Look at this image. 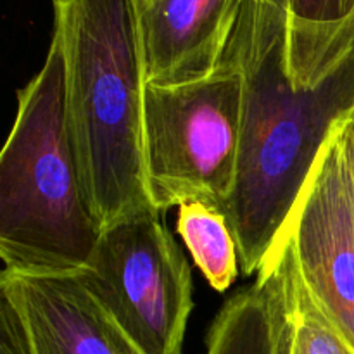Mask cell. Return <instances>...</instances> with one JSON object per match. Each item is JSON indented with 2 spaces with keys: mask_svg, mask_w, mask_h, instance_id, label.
<instances>
[{
  "mask_svg": "<svg viewBox=\"0 0 354 354\" xmlns=\"http://www.w3.org/2000/svg\"><path fill=\"white\" fill-rule=\"evenodd\" d=\"M287 33L289 10L244 0L225 50L244 83L237 178L223 209L244 275L280 242L328 137L354 109V40L317 83L297 86Z\"/></svg>",
  "mask_w": 354,
  "mask_h": 354,
  "instance_id": "cell-1",
  "label": "cell"
},
{
  "mask_svg": "<svg viewBox=\"0 0 354 354\" xmlns=\"http://www.w3.org/2000/svg\"><path fill=\"white\" fill-rule=\"evenodd\" d=\"M66 111L86 199L102 227L159 214L144 161L138 0H59Z\"/></svg>",
  "mask_w": 354,
  "mask_h": 354,
  "instance_id": "cell-2",
  "label": "cell"
},
{
  "mask_svg": "<svg viewBox=\"0 0 354 354\" xmlns=\"http://www.w3.org/2000/svg\"><path fill=\"white\" fill-rule=\"evenodd\" d=\"M102 230L73 145L64 50L54 31L41 69L17 92L16 120L0 154L3 270L19 275L78 273Z\"/></svg>",
  "mask_w": 354,
  "mask_h": 354,
  "instance_id": "cell-3",
  "label": "cell"
},
{
  "mask_svg": "<svg viewBox=\"0 0 354 354\" xmlns=\"http://www.w3.org/2000/svg\"><path fill=\"white\" fill-rule=\"evenodd\" d=\"M244 83L228 57L211 75L144 86V161L156 209L203 203L223 213L241 154Z\"/></svg>",
  "mask_w": 354,
  "mask_h": 354,
  "instance_id": "cell-4",
  "label": "cell"
},
{
  "mask_svg": "<svg viewBox=\"0 0 354 354\" xmlns=\"http://www.w3.org/2000/svg\"><path fill=\"white\" fill-rule=\"evenodd\" d=\"M76 277L142 353L182 354L192 275L158 214L104 227Z\"/></svg>",
  "mask_w": 354,
  "mask_h": 354,
  "instance_id": "cell-5",
  "label": "cell"
},
{
  "mask_svg": "<svg viewBox=\"0 0 354 354\" xmlns=\"http://www.w3.org/2000/svg\"><path fill=\"white\" fill-rule=\"evenodd\" d=\"M283 235L308 292L354 351V109L328 137Z\"/></svg>",
  "mask_w": 354,
  "mask_h": 354,
  "instance_id": "cell-6",
  "label": "cell"
},
{
  "mask_svg": "<svg viewBox=\"0 0 354 354\" xmlns=\"http://www.w3.org/2000/svg\"><path fill=\"white\" fill-rule=\"evenodd\" d=\"M0 290L23 315L37 354H144L76 273L19 275L3 270Z\"/></svg>",
  "mask_w": 354,
  "mask_h": 354,
  "instance_id": "cell-7",
  "label": "cell"
},
{
  "mask_svg": "<svg viewBox=\"0 0 354 354\" xmlns=\"http://www.w3.org/2000/svg\"><path fill=\"white\" fill-rule=\"evenodd\" d=\"M244 0H138L145 83L176 85L221 64Z\"/></svg>",
  "mask_w": 354,
  "mask_h": 354,
  "instance_id": "cell-8",
  "label": "cell"
},
{
  "mask_svg": "<svg viewBox=\"0 0 354 354\" xmlns=\"http://www.w3.org/2000/svg\"><path fill=\"white\" fill-rule=\"evenodd\" d=\"M296 259L283 235L254 283L227 301L214 318L206 354H289L294 330Z\"/></svg>",
  "mask_w": 354,
  "mask_h": 354,
  "instance_id": "cell-9",
  "label": "cell"
},
{
  "mask_svg": "<svg viewBox=\"0 0 354 354\" xmlns=\"http://www.w3.org/2000/svg\"><path fill=\"white\" fill-rule=\"evenodd\" d=\"M354 0H289L287 52L299 75L324 71L341 47Z\"/></svg>",
  "mask_w": 354,
  "mask_h": 354,
  "instance_id": "cell-10",
  "label": "cell"
},
{
  "mask_svg": "<svg viewBox=\"0 0 354 354\" xmlns=\"http://www.w3.org/2000/svg\"><path fill=\"white\" fill-rule=\"evenodd\" d=\"M176 230L194 263L216 292H225L239 277V248L227 216L203 203L178 207Z\"/></svg>",
  "mask_w": 354,
  "mask_h": 354,
  "instance_id": "cell-11",
  "label": "cell"
},
{
  "mask_svg": "<svg viewBox=\"0 0 354 354\" xmlns=\"http://www.w3.org/2000/svg\"><path fill=\"white\" fill-rule=\"evenodd\" d=\"M289 354H354L351 346L308 292L297 266L294 286V330Z\"/></svg>",
  "mask_w": 354,
  "mask_h": 354,
  "instance_id": "cell-12",
  "label": "cell"
},
{
  "mask_svg": "<svg viewBox=\"0 0 354 354\" xmlns=\"http://www.w3.org/2000/svg\"><path fill=\"white\" fill-rule=\"evenodd\" d=\"M0 354H37L23 315L0 290Z\"/></svg>",
  "mask_w": 354,
  "mask_h": 354,
  "instance_id": "cell-13",
  "label": "cell"
},
{
  "mask_svg": "<svg viewBox=\"0 0 354 354\" xmlns=\"http://www.w3.org/2000/svg\"><path fill=\"white\" fill-rule=\"evenodd\" d=\"M55 2H59V0H52V3H55Z\"/></svg>",
  "mask_w": 354,
  "mask_h": 354,
  "instance_id": "cell-14",
  "label": "cell"
}]
</instances>
